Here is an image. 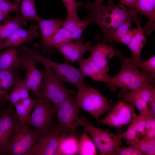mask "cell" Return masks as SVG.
Listing matches in <instances>:
<instances>
[{
  "label": "cell",
  "instance_id": "cell-17",
  "mask_svg": "<svg viewBox=\"0 0 155 155\" xmlns=\"http://www.w3.org/2000/svg\"><path fill=\"white\" fill-rule=\"evenodd\" d=\"M38 25H31L28 30L20 28L6 39L4 48L9 47H16L26 42L30 43L39 36Z\"/></svg>",
  "mask_w": 155,
  "mask_h": 155
},
{
  "label": "cell",
  "instance_id": "cell-15",
  "mask_svg": "<svg viewBox=\"0 0 155 155\" xmlns=\"http://www.w3.org/2000/svg\"><path fill=\"white\" fill-rule=\"evenodd\" d=\"M92 46L91 42L89 41L83 43L72 40L60 45L56 49L62 55L65 62L72 63L82 59L84 54Z\"/></svg>",
  "mask_w": 155,
  "mask_h": 155
},
{
  "label": "cell",
  "instance_id": "cell-4",
  "mask_svg": "<svg viewBox=\"0 0 155 155\" xmlns=\"http://www.w3.org/2000/svg\"><path fill=\"white\" fill-rule=\"evenodd\" d=\"M39 134L26 123H21L17 119L4 155H34Z\"/></svg>",
  "mask_w": 155,
  "mask_h": 155
},
{
  "label": "cell",
  "instance_id": "cell-12",
  "mask_svg": "<svg viewBox=\"0 0 155 155\" xmlns=\"http://www.w3.org/2000/svg\"><path fill=\"white\" fill-rule=\"evenodd\" d=\"M17 119L14 106L12 104L0 108V155H4L5 149L12 133Z\"/></svg>",
  "mask_w": 155,
  "mask_h": 155
},
{
  "label": "cell",
  "instance_id": "cell-27",
  "mask_svg": "<svg viewBox=\"0 0 155 155\" xmlns=\"http://www.w3.org/2000/svg\"><path fill=\"white\" fill-rule=\"evenodd\" d=\"M118 97L120 101L132 104L138 109L140 113H147L150 112L148 104L131 91L119 92Z\"/></svg>",
  "mask_w": 155,
  "mask_h": 155
},
{
  "label": "cell",
  "instance_id": "cell-29",
  "mask_svg": "<svg viewBox=\"0 0 155 155\" xmlns=\"http://www.w3.org/2000/svg\"><path fill=\"white\" fill-rule=\"evenodd\" d=\"M97 154V148L92 140L87 133L83 129L79 139V155H96Z\"/></svg>",
  "mask_w": 155,
  "mask_h": 155
},
{
  "label": "cell",
  "instance_id": "cell-3",
  "mask_svg": "<svg viewBox=\"0 0 155 155\" xmlns=\"http://www.w3.org/2000/svg\"><path fill=\"white\" fill-rule=\"evenodd\" d=\"M119 57L121 69L106 84L111 90L114 91L118 87L120 89L119 92H125L142 86L154 87L155 81L130 64L126 57L122 55Z\"/></svg>",
  "mask_w": 155,
  "mask_h": 155
},
{
  "label": "cell",
  "instance_id": "cell-45",
  "mask_svg": "<svg viewBox=\"0 0 155 155\" xmlns=\"http://www.w3.org/2000/svg\"><path fill=\"white\" fill-rule=\"evenodd\" d=\"M104 0H95L93 2L87 1L85 3V6H94L102 3Z\"/></svg>",
  "mask_w": 155,
  "mask_h": 155
},
{
  "label": "cell",
  "instance_id": "cell-6",
  "mask_svg": "<svg viewBox=\"0 0 155 155\" xmlns=\"http://www.w3.org/2000/svg\"><path fill=\"white\" fill-rule=\"evenodd\" d=\"M45 67L44 78L37 97L48 100L57 106L69 95L76 94L75 91L65 86L64 82L51 68Z\"/></svg>",
  "mask_w": 155,
  "mask_h": 155
},
{
  "label": "cell",
  "instance_id": "cell-28",
  "mask_svg": "<svg viewBox=\"0 0 155 155\" xmlns=\"http://www.w3.org/2000/svg\"><path fill=\"white\" fill-rule=\"evenodd\" d=\"M19 7L20 14L26 20L38 22L41 18L37 13L34 0H21Z\"/></svg>",
  "mask_w": 155,
  "mask_h": 155
},
{
  "label": "cell",
  "instance_id": "cell-42",
  "mask_svg": "<svg viewBox=\"0 0 155 155\" xmlns=\"http://www.w3.org/2000/svg\"><path fill=\"white\" fill-rule=\"evenodd\" d=\"M155 154V137L151 139L149 144L145 155Z\"/></svg>",
  "mask_w": 155,
  "mask_h": 155
},
{
  "label": "cell",
  "instance_id": "cell-36",
  "mask_svg": "<svg viewBox=\"0 0 155 155\" xmlns=\"http://www.w3.org/2000/svg\"><path fill=\"white\" fill-rule=\"evenodd\" d=\"M19 92L22 100L30 97L29 90L26 86L25 79H23L18 77L15 83Z\"/></svg>",
  "mask_w": 155,
  "mask_h": 155
},
{
  "label": "cell",
  "instance_id": "cell-37",
  "mask_svg": "<svg viewBox=\"0 0 155 155\" xmlns=\"http://www.w3.org/2000/svg\"><path fill=\"white\" fill-rule=\"evenodd\" d=\"M0 9L9 13L11 11L18 12L19 7L14 2H11L8 0H0Z\"/></svg>",
  "mask_w": 155,
  "mask_h": 155
},
{
  "label": "cell",
  "instance_id": "cell-18",
  "mask_svg": "<svg viewBox=\"0 0 155 155\" xmlns=\"http://www.w3.org/2000/svg\"><path fill=\"white\" fill-rule=\"evenodd\" d=\"M80 69L85 76H88L94 80L107 84L111 76L98 66L89 57L86 59H82L78 61Z\"/></svg>",
  "mask_w": 155,
  "mask_h": 155
},
{
  "label": "cell",
  "instance_id": "cell-31",
  "mask_svg": "<svg viewBox=\"0 0 155 155\" xmlns=\"http://www.w3.org/2000/svg\"><path fill=\"white\" fill-rule=\"evenodd\" d=\"M65 6L67 12L66 19H79L77 11L79 7L83 5L81 2L76 0H62Z\"/></svg>",
  "mask_w": 155,
  "mask_h": 155
},
{
  "label": "cell",
  "instance_id": "cell-2",
  "mask_svg": "<svg viewBox=\"0 0 155 155\" xmlns=\"http://www.w3.org/2000/svg\"><path fill=\"white\" fill-rule=\"evenodd\" d=\"M40 45L35 44L33 48H30L24 43L20 46L18 49L24 51L40 63L44 67L53 68L64 82L69 83L77 88L78 92L85 89L87 86L84 81L85 77L80 69L65 62L60 63L51 60L42 54L39 51Z\"/></svg>",
  "mask_w": 155,
  "mask_h": 155
},
{
  "label": "cell",
  "instance_id": "cell-34",
  "mask_svg": "<svg viewBox=\"0 0 155 155\" xmlns=\"http://www.w3.org/2000/svg\"><path fill=\"white\" fill-rule=\"evenodd\" d=\"M14 105L16 115L18 121L22 123H26L32 110L23 105L20 102Z\"/></svg>",
  "mask_w": 155,
  "mask_h": 155
},
{
  "label": "cell",
  "instance_id": "cell-39",
  "mask_svg": "<svg viewBox=\"0 0 155 155\" xmlns=\"http://www.w3.org/2000/svg\"><path fill=\"white\" fill-rule=\"evenodd\" d=\"M152 139L149 138L145 136L138 144L135 145L145 155V153Z\"/></svg>",
  "mask_w": 155,
  "mask_h": 155
},
{
  "label": "cell",
  "instance_id": "cell-11",
  "mask_svg": "<svg viewBox=\"0 0 155 155\" xmlns=\"http://www.w3.org/2000/svg\"><path fill=\"white\" fill-rule=\"evenodd\" d=\"M20 51L23 61V68L26 72L24 79L26 86L29 91L37 97L44 78V70H40L37 68L36 65L38 61L29 53Z\"/></svg>",
  "mask_w": 155,
  "mask_h": 155
},
{
  "label": "cell",
  "instance_id": "cell-46",
  "mask_svg": "<svg viewBox=\"0 0 155 155\" xmlns=\"http://www.w3.org/2000/svg\"><path fill=\"white\" fill-rule=\"evenodd\" d=\"M8 14V13L5 12L0 9V24L1 22L5 19Z\"/></svg>",
  "mask_w": 155,
  "mask_h": 155
},
{
  "label": "cell",
  "instance_id": "cell-21",
  "mask_svg": "<svg viewBox=\"0 0 155 155\" xmlns=\"http://www.w3.org/2000/svg\"><path fill=\"white\" fill-rule=\"evenodd\" d=\"M80 137V136L75 135L61 134L59 144L54 155H79Z\"/></svg>",
  "mask_w": 155,
  "mask_h": 155
},
{
  "label": "cell",
  "instance_id": "cell-33",
  "mask_svg": "<svg viewBox=\"0 0 155 155\" xmlns=\"http://www.w3.org/2000/svg\"><path fill=\"white\" fill-rule=\"evenodd\" d=\"M131 91L148 104L151 97L155 94V88L154 87L144 86Z\"/></svg>",
  "mask_w": 155,
  "mask_h": 155
},
{
  "label": "cell",
  "instance_id": "cell-8",
  "mask_svg": "<svg viewBox=\"0 0 155 155\" xmlns=\"http://www.w3.org/2000/svg\"><path fill=\"white\" fill-rule=\"evenodd\" d=\"M81 119L83 129L92 138L99 151V155H111L118 147L122 144V138L119 134H115L109 130L94 126L84 116L82 117Z\"/></svg>",
  "mask_w": 155,
  "mask_h": 155
},
{
  "label": "cell",
  "instance_id": "cell-16",
  "mask_svg": "<svg viewBox=\"0 0 155 155\" xmlns=\"http://www.w3.org/2000/svg\"><path fill=\"white\" fill-rule=\"evenodd\" d=\"M135 23L137 26L135 32L131 41L127 45L131 52L132 56L126 59L130 64L138 68L142 61L141 58L142 50L146 40L144 28L140 24V20Z\"/></svg>",
  "mask_w": 155,
  "mask_h": 155
},
{
  "label": "cell",
  "instance_id": "cell-40",
  "mask_svg": "<svg viewBox=\"0 0 155 155\" xmlns=\"http://www.w3.org/2000/svg\"><path fill=\"white\" fill-rule=\"evenodd\" d=\"M135 30L136 28H132L121 38L120 42L127 46L132 39Z\"/></svg>",
  "mask_w": 155,
  "mask_h": 155
},
{
  "label": "cell",
  "instance_id": "cell-20",
  "mask_svg": "<svg viewBox=\"0 0 155 155\" xmlns=\"http://www.w3.org/2000/svg\"><path fill=\"white\" fill-rule=\"evenodd\" d=\"M17 70H0V108H5L7 96L18 77Z\"/></svg>",
  "mask_w": 155,
  "mask_h": 155
},
{
  "label": "cell",
  "instance_id": "cell-13",
  "mask_svg": "<svg viewBox=\"0 0 155 155\" xmlns=\"http://www.w3.org/2000/svg\"><path fill=\"white\" fill-rule=\"evenodd\" d=\"M95 38L97 43L89 50L90 57L97 66L107 73L109 71V63L110 60L114 56H121V53L115 50L111 46L100 42L99 35L96 36Z\"/></svg>",
  "mask_w": 155,
  "mask_h": 155
},
{
  "label": "cell",
  "instance_id": "cell-24",
  "mask_svg": "<svg viewBox=\"0 0 155 155\" xmlns=\"http://www.w3.org/2000/svg\"><path fill=\"white\" fill-rule=\"evenodd\" d=\"M63 20L59 18H41L38 22L41 33L42 44L53 36L62 27Z\"/></svg>",
  "mask_w": 155,
  "mask_h": 155
},
{
  "label": "cell",
  "instance_id": "cell-5",
  "mask_svg": "<svg viewBox=\"0 0 155 155\" xmlns=\"http://www.w3.org/2000/svg\"><path fill=\"white\" fill-rule=\"evenodd\" d=\"M56 107L57 125L60 134L80 136L78 129L79 126H82L83 124L79 117L80 107L77 96L69 95Z\"/></svg>",
  "mask_w": 155,
  "mask_h": 155
},
{
  "label": "cell",
  "instance_id": "cell-30",
  "mask_svg": "<svg viewBox=\"0 0 155 155\" xmlns=\"http://www.w3.org/2000/svg\"><path fill=\"white\" fill-rule=\"evenodd\" d=\"M131 21L129 20L126 21L115 30L108 38V42L110 44L113 41L115 42H120L121 38L133 28Z\"/></svg>",
  "mask_w": 155,
  "mask_h": 155
},
{
  "label": "cell",
  "instance_id": "cell-44",
  "mask_svg": "<svg viewBox=\"0 0 155 155\" xmlns=\"http://www.w3.org/2000/svg\"><path fill=\"white\" fill-rule=\"evenodd\" d=\"M150 110L153 117H155V94L151 97L149 102Z\"/></svg>",
  "mask_w": 155,
  "mask_h": 155
},
{
  "label": "cell",
  "instance_id": "cell-19",
  "mask_svg": "<svg viewBox=\"0 0 155 155\" xmlns=\"http://www.w3.org/2000/svg\"><path fill=\"white\" fill-rule=\"evenodd\" d=\"M135 8L136 13L145 15L148 17L144 30L146 36L150 35L155 29V0H136Z\"/></svg>",
  "mask_w": 155,
  "mask_h": 155
},
{
  "label": "cell",
  "instance_id": "cell-48",
  "mask_svg": "<svg viewBox=\"0 0 155 155\" xmlns=\"http://www.w3.org/2000/svg\"><path fill=\"white\" fill-rule=\"evenodd\" d=\"M14 2L19 7L21 0H14Z\"/></svg>",
  "mask_w": 155,
  "mask_h": 155
},
{
  "label": "cell",
  "instance_id": "cell-38",
  "mask_svg": "<svg viewBox=\"0 0 155 155\" xmlns=\"http://www.w3.org/2000/svg\"><path fill=\"white\" fill-rule=\"evenodd\" d=\"M7 98L8 101H10L13 105L22 100L17 88L14 84L7 96Z\"/></svg>",
  "mask_w": 155,
  "mask_h": 155
},
{
  "label": "cell",
  "instance_id": "cell-43",
  "mask_svg": "<svg viewBox=\"0 0 155 155\" xmlns=\"http://www.w3.org/2000/svg\"><path fill=\"white\" fill-rule=\"evenodd\" d=\"M120 1L124 5H126L128 8L135 11L136 0H120Z\"/></svg>",
  "mask_w": 155,
  "mask_h": 155
},
{
  "label": "cell",
  "instance_id": "cell-32",
  "mask_svg": "<svg viewBox=\"0 0 155 155\" xmlns=\"http://www.w3.org/2000/svg\"><path fill=\"white\" fill-rule=\"evenodd\" d=\"M139 67L153 80H155V56L140 63Z\"/></svg>",
  "mask_w": 155,
  "mask_h": 155
},
{
  "label": "cell",
  "instance_id": "cell-26",
  "mask_svg": "<svg viewBox=\"0 0 155 155\" xmlns=\"http://www.w3.org/2000/svg\"><path fill=\"white\" fill-rule=\"evenodd\" d=\"M72 40L70 33L61 27L53 36L42 44L43 51L46 53L50 47L56 48L60 45Z\"/></svg>",
  "mask_w": 155,
  "mask_h": 155
},
{
  "label": "cell",
  "instance_id": "cell-41",
  "mask_svg": "<svg viewBox=\"0 0 155 155\" xmlns=\"http://www.w3.org/2000/svg\"><path fill=\"white\" fill-rule=\"evenodd\" d=\"M36 101V98L32 99L29 97L22 100L20 102L23 105L32 110L33 107L35 106Z\"/></svg>",
  "mask_w": 155,
  "mask_h": 155
},
{
  "label": "cell",
  "instance_id": "cell-25",
  "mask_svg": "<svg viewBox=\"0 0 155 155\" xmlns=\"http://www.w3.org/2000/svg\"><path fill=\"white\" fill-rule=\"evenodd\" d=\"M17 13L13 20L0 25V39H6L17 29L27 25V20Z\"/></svg>",
  "mask_w": 155,
  "mask_h": 155
},
{
  "label": "cell",
  "instance_id": "cell-9",
  "mask_svg": "<svg viewBox=\"0 0 155 155\" xmlns=\"http://www.w3.org/2000/svg\"><path fill=\"white\" fill-rule=\"evenodd\" d=\"M35 107L26 123L34 129L40 134L48 131L51 127V122L56 115V106L49 100L37 97Z\"/></svg>",
  "mask_w": 155,
  "mask_h": 155
},
{
  "label": "cell",
  "instance_id": "cell-47",
  "mask_svg": "<svg viewBox=\"0 0 155 155\" xmlns=\"http://www.w3.org/2000/svg\"><path fill=\"white\" fill-rule=\"evenodd\" d=\"M6 39H0V53L1 50L4 48V45Z\"/></svg>",
  "mask_w": 155,
  "mask_h": 155
},
{
  "label": "cell",
  "instance_id": "cell-1",
  "mask_svg": "<svg viewBox=\"0 0 155 155\" xmlns=\"http://www.w3.org/2000/svg\"><path fill=\"white\" fill-rule=\"evenodd\" d=\"M85 7L91 12L85 19L100 27L103 35L102 41L105 43L115 30L126 21L129 20L136 23L139 20L135 11L126 7L120 1L116 5L109 0L106 5L102 3Z\"/></svg>",
  "mask_w": 155,
  "mask_h": 155
},
{
  "label": "cell",
  "instance_id": "cell-10",
  "mask_svg": "<svg viewBox=\"0 0 155 155\" xmlns=\"http://www.w3.org/2000/svg\"><path fill=\"white\" fill-rule=\"evenodd\" d=\"M109 111L106 117L99 119L98 123L115 129L120 134L123 132L122 128L132 123L138 116L132 104L120 100Z\"/></svg>",
  "mask_w": 155,
  "mask_h": 155
},
{
  "label": "cell",
  "instance_id": "cell-22",
  "mask_svg": "<svg viewBox=\"0 0 155 155\" xmlns=\"http://www.w3.org/2000/svg\"><path fill=\"white\" fill-rule=\"evenodd\" d=\"M23 66L22 57L15 48L13 47L0 53V70H16L23 68Z\"/></svg>",
  "mask_w": 155,
  "mask_h": 155
},
{
  "label": "cell",
  "instance_id": "cell-14",
  "mask_svg": "<svg viewBox=\"0 0 155 155\" xmlns=\"http://www.w3.org/2000/svg\"><path fill=\"white\" fill-rule=\"evenodd\" d=\"M61 134L57 125L51 126L46 132L39 134L34 155H53L59 142Z\"/></svg>",
  "mask_w": 155,
  "mask_h": 155
},
{
  "label": "cell",
  "instance_id": "cell-23",
  "mask_svg": "<svg viewBox=\"0 0 155 155\" xmlns=\"http://www.w3.org/2000/svg\"><path fill=\"white\" fill-rule=\"evenodd\" d=\"M91 24L90 21L85 19L82 20L77 19H66L63 21L62 27L71 34L72 40L75 41L83 42L84 40L82 33L86 28Z\"/></svg>",
  "mask_w": 155,
  "mask_h": 155
},
{
  "label": "cell",
  "instance_id": "cell-7",
  "mask_svg": "<svg viewBox=\"0 0 155 155\" xmlns=\"http://www.w3.org/2000/svg\"><path fill=\"white\" fill-rule=\"evenodd\" d=\"M76 94L80 108L93 116L98 123L100 116L112 108L113 101L91 87H87Z\"/></svg>",
  "mask_w": 155,
  "mask_h": 155
},
{
  "label": "cell",
  "instance_id": "cell-35",
  "mask_svg": "<svg viewBox=\"0 0 155 155\" xmlns=\"http://www.w3.org/2000/svg\"><path fill=\"white\" fill-rule=\"evenodd\" d=\"M111 155H144L135 145L128 147H118Z\"/></svg>",
  "mask_w": 155,
  "mask_h": 155
}]
</instances>
